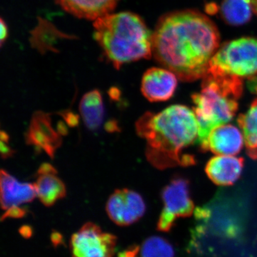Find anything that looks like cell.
Returning <instances> with one entry per match:
<instances>
[{
	"instance_id": "3957f363",
	"label": "cell",
	"mask_w": 257,
	"mask_h": 257,
	"mask_svg": "<svg viewBox=\"0 0 257 257\" xmlns=\"http://www.w3.org/2000/svg\"><path fill=\"white\" fill-rule=\"evenodd\" d=\"M94 38L114 67L149 59L152 35L139 15L130 12L108 14L94 21Z\"/></svg>"
},
{
	"instance_id": "5bb4252c",
	"label": "cell",
	"mask_w": 257,
	"mask_h": 257,
	"mask_svg": "<svg viewBox=\"0 0 257 257\" xmlns=\"http://www.w3.org/2000/svg\"><path fill=\"white\" fill-rule=\"evenodd\" d=\"M243 160L240 157L220 155L211 158L206 166V173L214 184L229 186L241 175Z\"/></svg>"
},
{
	"instance_id": "277c9868",
	"label": "cell",
	"mask_w": 257,
	"mask_h": 257,
	"mask_svg": "<svg viewBox=\"0 0 257 257\" xmlns=\"http://www.w3.org/2000/svg\"><path fill=\"white\" fill-rule=\"evenodd\" d=\"M202 79V89L192 96L199 123L197 144L201 150L214 128L234 118L243 93V81L239 77L209 69Z\"/></svg>"
},
{
	"instance_id": "52a82bcc",
	"label": "cell",
	"mask_w": 257,
	"mask_h": 257,
	"mask_svg": "<svg viewBox=\"0 0 257 257\" xmlns=\"http://www.w3.org/2000/svg\"><path fill=\"white\" fill-rule=\"evenodd\" d=\"M116 243L114 235L104 232L94 223H86L72 235V257H113Z\"/></svg>"
},
{
	"instance_id": "7a4b0ae2",
	"label": "cell",
	"mask_w": 257,
	"mask_h": 257,
	"mask_svg": "<svg viewBox=\"0 0 257 257\" xmlns=\"http://www.w3.org/2000/svg\"><path fill=\"white\" fill-rule=\"evenodd\" d=\"M137 133L146 141L147 160L159 170L195 164L186 152L197 143L199 126L195 113L184 105L175 104L160 112L147 111L137 121Z\"/></svg>"
},
{
	"instance_id": "2e32d148",
	"label": "cell",
	"mask_w": 257,
	"mask_h": 257,
	"mask_svg": "<svg viewBox=\"0 0 257 257\" xmlns=\"http://www.w3.org/2000/svg\"><path fill=\"white\" fill-rule=\"evenodd\" d=\"M79 111L84 124L91 130L99 128L104 118L102 96L99 90H92L82 96Z\"/></svg>"
},
{
	"instance_id": "ba28073f",
	"label": "cell",
	"mask_w": 257,
	"mask_h": 257,
	"mask_svg": "<svg viewBox=\"0 0 257 257\" xmlns=\"http://www.w3.org/2000/svg\"><path fill=\"white\" fill-rule=\"evenodd\" d=\"M106 211L115 224L128 226L143 217L146 204L138 192L128 189H116L106 202Z\"/></svg>"
},
{
	"instance_id": "7402d4cb",
	"label": "cell",
	"mask_w": 257,
	"mask_h": 257,
	"mask_svg": "<svg viewBox=\"0 0 257 257\" xmlns=\"http://www.w3.org/2000/svg\"><path fill=\"white\" fill-rule=\"evenodd\" d=\"M248 3L251 5L253 13L257 15V0H247Z\"/></svg>"
},
{
	"instance_id": "ffe728a7",
	"label": "cell",
	"mask_w": 257,
	"mask_h": 257,
	"mask_svg": "<svg viewBox=\"0 0 257 257\" xmlns=\"http://www.w3.org/2000/svg\"><path fill=\"white\" fill-rule=\"evenodd\" d=\"M140 251V247L138 246H133L120 253L118 257H138Z\"/></svg>"
},
{
	"instance_id": "30bf717a",
	"label": "cell",
	"mask_w": 257,
	"mask_h": 257,
	"mask_svg": "<svg viewBox=\"0 0 257 257\" xmlns=\"http://www.w3.org/2000/svg\"><path fill=\"white\" fill-rule=\"evenodd\" d=\"M243 135L239 128L231 124L216 126L209 134L202 150L211 151L216 155H236L243 145Z\"/></svg>"
},
{
	"instance_id": "4fadbf2b",
	"label": "cell",
	"mask_w": 257,
	"mask_h": 257,
	"mask_svg": "<svg viewBox=\"0 0 257 257\" xmlns=\"http://www.w3.org/2000/svg\"><path fill=\"white\" fill-rule=\"evenodd\" d=\"M57 174L55 167L49 164H43L37 171V180L34 185L37 197L46 207L53 205L66 195L65 185Z\"/></svg>"
},
{
	"instance_id": "5b68a950",
	"label": "cell",
	"mask_w": 257,
	"mask_h": 257,
	"mask_svg": "<svg viewBox=\"0 0 257 257\" xmlns=\"http://www.w3.org/2000/svg\"><path fill=\"white\" fill-rule=\"evenodd\" d=\"M209 70L242 79L257 74V39L242 37L225 42L211 58Z\"/></svg>"
},
{
	"instance_id": "9a60e30c",
	"label": "cell",
	"mask_w": 257,
	"mask_h": 257,
	"mask_svg": "<svg viewBox=\"0 0 257 257\" xmlns=\"http://www.w3.org/2000/svg\"><path fill=\"white\" fill-rule=\"evenodd\" d=\"M62 9L79 18L94 20L110 14L119 0H55Z\"/></svg>"
},
{
	"instance_id": "44dd1931",
	"label": "cell",
	"mask_w": 257,
	"mask_h": 257,
	"mask_svg": "<svg viewBox=\"0 0 257 257\" xmlns=\"http://www.w3.org/2000/svg\"><path fill=\"white\" fill-rule=\"evenodd\" d=\"M8 36V28L7 24L5 23L4 20H1V37H0V41H1V45L3 46L5 40H7Z\"/></svg>"
},
{
	"instance_id": "9c48e42d",
	"label": "cell",
	"mask_w": 257,
	"mask_h": 257,
	"mask_svg": "<svg viewBox=\"0 0 257 257\" xmlns=\"http://www.w3.org/2000/svg\"><path fill=\"white\" fill-rule=\"evenodd\" d=\"M178 80L177 75L167 69L152 67L144 74L141 91L152 102L165 101L175 94Z\"/></svg>"
},
{
	"instance_id": "ac0fdd59",
	"label": "cell",
	"mask_w": 257,
	"mask_h": 257,
	"mask_svg": "<svg viewBox=\"0 0 257 257\" xmlns=\"http://www.w3.org/2000/svg\"><path fill=\"white\" fill-rule=\"evenodd\" d=\"M220 10L224 21L233 26L247 23L253 13L247 0H223Z\"/></svg>"
},
{
	"instance_id": "8992f818",
	"label": "cell",
	"mask_w": 257,
	"mask_h": 257,
	"mask_svg": "<svg viewBox=\"0 0 257 257\" xmlns=\"http://www.w3.org/2000/svg\"><path fill=\"white\" fill-rule=\"evenodd\" d=\"M162 199L164 207L157 222L159 231H170L177 219L188 217L194 211L189 182L183 177L172 179L162 190Z\"/></svg>"
},
{
	"instance_id": "603a6c76",
	"label": "cell",
	"mask_w": 257,
	"mask_h": 257,
	"mask_svg": "<svg viewBox=\"0 0 257 257\" xmlns=\"http://www.w3.org/2000/svg\"><path fill=\"white\" fill-rule=\"evenodd\" d=\"M23 231L22 232V234L24 236H30V234H32L31 229H29V227H23Z\"/></svg>"
},
{
	"instance_id": "d6986e66",
	"label": "cell",
	"mask_w": 257,
	"mask_h": 257,
	"mask_svg": "<svg viewBox=\"0 0 257 257\" xmlns=\"http://www.w3.org/2000/svg\"><path fill=\"white\" fill-rule=\"evenodd\" d=\"M140 257H175V251L170 241L159 236H152L144 241Z\"/></svg>"
},
{
	"instance_id": "6da1fadb",
	"label": "cell",
	"mask_w": 257,
	"mask_h": 257,
	"mask_svg": "<svg viewBox=\"0 0 257 257\" xmlns=\"http://www.w3.org/2000/svg\"><path fill=\"white\" fill-rule=\"evenodd\" d=\"M219 42V30L210 19L195 10H182L160 19L152 35V54L181 80L191 82L207 73Z\"/></svg>"
},
{
	"instance_id": "8fae6325",
	"label": "cell",
	"mask_w": 257,
	"mask_h": 257,
	"mask_svg": "<svg viewBox=\"0 0 257 257\" xmlns=\"http://www.w3.org/2000/svg\"><path fill=\"white\" fill-rule=\"evenodd\" d=\"M26 140L27 143L44 150L50 157L54 156L55 150L62 143L61 137L51 125L50 116L42 111L34 115Z\"/></svg>"
},
{
	"instance_id": "e0dca14e",
	"label": "cell",
	"mask_w": 257,
	"mask_h": 257,
	"mask_svg": "<svg viewBox=\"0 0 257 257\" xmlns=\"http://www.w3.org/2000/svg\"><path fill=\"white\" fill-rule=\"evenodd\" d=\"M237 122L242 131L248 156L257 160V99L244 114L239 115Z\"/></svg>"
},
{
	"instance_id": "7c38bea8",
	"label": "cell",
	"mask_w": 257,
	"mask_h": 257,
	"mask_svg": "<svg viewBox=\"0 0 257 257\" xmlns=\"http://www.w3.org/2000/svg\"><path fill=\"white\" fill-rule=\"evenodd\" d=\"M0 182L2 209L5 211L21 207L22 204L31 202L37 197L34 184L19 182L7 171H1Z\"/></svg>"
}]
</instances>
